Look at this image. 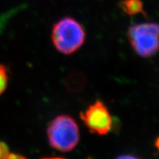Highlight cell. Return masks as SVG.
<instances>
[{
	"label": "cell",
	"mask_w": 159,
	"mask_h": 159,
	"mask_svg": "<svg viewBox=\"0 0 159 159\" xmlns=\"http://www.w3.org/2000/svg\"><path fill=\"white\" fill-rule=\"evenodd\" d=\"M47 139L51 148L61 152H70L80 142L78 125L72 116L60 114L49 123Z\"/></svg>",
	"instance_id": "obj_1"
},
{
	"label": "cell",
	"mask_w": 159,
	"mask_h": 159,
	"mask_svg": "<svg viewBox=\"0 0 159 159\" xmlns=\"http://www.w3.org/2000/svg\"><path fill=\"white\" fill-rule=\"evenodd\" d=\"M85 32L81 24L71 17H64L55 24L51 39L55 48L63 55L75 53L83 45Z\"/></svg>",
	"instance_id": "obj_2"
},
{
	"label": "cell",
	"mask_w": 159,
	"mask_h": 159,
	"mask_svg": "<svg viewBox=\"0 0 159 159\" xmlns=\"http://www.w3.org/2000/svg\"><path fill=\"white\" fill-rule=\"evenodd\" d=\"M130 44L139 56L150 57L159 51V25L153 22L141 23L129 27Z\"/></svg>",
	"instance_id": "obj_3"
},
{
	"label": "cell",
	"mask_w": 159,
	"mask_h": 159,
	"mask_svg": "<svg viewBox=\"0 0 159 159\" xmlns=\"http://www.w3.org/2000/svg\"><path fill=\"white\" fill-rule=\"evenodd\" d=\"M86 128L92 134L104 136L112 128V117L102 101L97 100L89 105L80 115Z\"/></svg>",
	"instance_id": "obj_4"
},
{
	"label": "cell",
	"mask_w": 159,
	"mask_h": 159,
	"mask_svg": "<svg viewBox=\"0 0 159 159\" xmlns=\"http://www.w3.org/2000/svg\"><path fill=\"white\" fill-rule=\"evenodd\" d=\"M86 77L80 72L71 73L66 80V87L71 92H79L86 85Z\"/></svg>",
	"instance_id": "obj_5"
},
{
	"label": "cell",
	"mask_w": 159,
	"mask_h": 159,
	"mask_svg": "<svg viewBox=\"0 0 159 159\" xmlns=\"http://www.w3.org/2000/svg\"><path fill=\"white\" fill-rule=\"evenodd\" d=\"M119 5L122 11L128 15L134 16L140 13L145 15L142 0H122Z\"/></svg>",
	"instance_id": "obj_6"
},
{
	"label": "cell",
	"mask_w": 159,
	"mask_h": 159,
	"mask_svg": "<svg viewBox=\"0 0 159 159\" xmlns=\"http://www.w3.org/2000/svg\"><path fill=\"white\" fill-rule=\"evenodd\" d=\"M8 84V70L4 64H0V95L5 92Z\"/></svg>",
	"instance_id": "obj_7"
},
{
	"label": "cell",
	"mask_w": 159,
	"mask_h": 159,
	"mask_svg": "<svg viewBox=\"0 0 159 159\" xmlns=\"http://www.w3.org/2000/svg\"><path fill=\"white\" fill-rule=\"evenodd\" d=\"M9 152V148L7 144L0 141V159L6 158Z\"/></svg>",
	"instance_id": "obj_8"
},
{
	"label": "cell",
	"mask_w": 159,
	"mask_h": 159,
	"mask_svg": "<svg viewBox=\"0 0 159 159\" xmlns=\"http://www.w3.org/2000/svg\"><path fill=\"white\" fill-rule=\"evenodd\" d=\"M6 158H7V159H19V158H25V157L22 156V155L16 154V153H14V152H13V153L9 152L8 155H7V157H6Z\"/></svg>",
	"instance_id": "obj_9"
},
{
	"label": "cell",
	"mask_w": 159,
	"mask_h": 159,
	"mask_svg": "<svg viewBox=\"0 0 159 159\" xmlns=\"http://www.w3.org/2000/svg\"><path fill=\"white\" fill-rule=\"evenodd\" d=\"M155 147H156L159 151V136L156 139V141H155Z\"/></svg>",
	"instance_id": "obj_10"
}]
</instances>
